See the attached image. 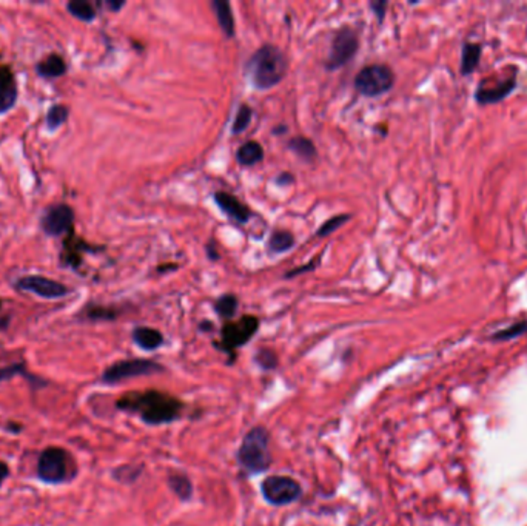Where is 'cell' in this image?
Returning <instances> with one entry per match:
<instances>
[{
	"label": "cell",
	"instance_id": "603a6c76",
	"mask_svg": "<svg viewBox=\"0 0 527 526\" xmlns=\"http://www.w3.org/2000/svg\"><path fill=\"white\" fill-rule=\"evenodd\" d=\"M168 485L182 502H187L191 499V494H193V487H191V482L190 478L185 474H171L168 477Z\"/></svg>",
	"mask_w": 527,
	"mask_h": 526
},
{
	"label": "cell",
	"instance_id": "9c48e42d",
	"mask_svg": "<svg viewBox=\"0 0 527 526\" xmlns=\"http://www.w3.org/2000/svg\"><path fill=\"white\" fill-rule=\"evenodd\" d=\"M74 210L68 204L57 203L44 210L41 216L42 232L50 238H61L73 231Z\"/></svg>",
	"mask_w": 527,
	"mask_h": 526
},
{
	"label": "cell",
	"instance_id": "cb8c5ba5",
	"mask_svg": "<svg viewBox=\"0 0 527 526\" xmlns=\"http://www.w3.org/2000/svg\"><path fill=\"white\" fill-rule=\"evenodd\" d=\"M295 246V236L287 231H276L272 233L268 248L272 253H285Z\"/></svg>",
	"mask_w": 527,
	"mask_h": 526
},
{
	"label": "cell",
	"instance_id": "7402d4cb",
	"mask_svg": "<svg viewBox=\"0 0 527 526\" xmlns=\"http://www.w3.org/2000/svg\"><path fill=\"white\" fill-rule=\"evenodd\" d=\"M289 148L296 156L305 162H313L316 159V147L314 143L305 136H295L289 141Z\"/></svg>",
	"mask_w": 527,
	"mask_h": 526
},
{
	"label": "cell",
	"instance_id": "4fadbf2b",
	"mask_svg": "<svg viewBox=\"0 0 527 526\" xmlns=\"http://www.w3.org/2000/svg\"><path fill=\"white\" fill-rule=\"evenodd\" d=\"M19 99V87L13 70L0 65V116L13 110Z\"/></svg>",
	"mask_w": 527,
	"mask_h": 526
},
{
	"label": "cell",
	"instance_id": "d6986e66",
	"mask_svg": "<svg viewBox=\"0 0 527 526\" xmlns=\"http://www.w3.org/2000/svg\"><path fill=\"white\" fill-rule=\"evenodd\" d=\"M264 158V148L261 147L260 142L256 141H248L239 147L236 153V159L241 166H255L257 162H261Z\"/></svg>",
	"mask_w": 527,
	"mask_h": 526
},
{
	"label": "cell",
	"instance_id": "ba28073f",
	"mask_svg": "<svg viewBox=\"0 0 527 526\" xmlns=\"http://www.w3.org/2000/svg\"><path fill=\"white\" fill-rule=\"evenodd\" d=\"M264 499L275 506H284L300 499L301 486L292 477L272 475L262 482Z\"/></svg>",
	"mask_w": 527,
	"mask_h": 526
},
{
	"label": "cell",
	"instance_id": "83f0119b",
	"mask_svg": "<svg viewBox=\"0 0 527 526\" xmlns=\"http://www.w3.org/2000/svg\"><path fill=\"white\" fill-rule=\"evenodd\" d=\"M349 219H350V215H338V216H333V218H330V219H329V221H325V223L319 227V231H318V233H316V235H318V238H325V236H329V235H332L334 231H338L339 227H342L344 224H346V223L349 221Z\"/></svg>",
	"mask_w": 527,
	"mask_h": 526
},
{
	"label": "cell",
	"instance_id": "f546056e",
	"mask_svg": "<svg viewBox=\"0 0 527 526\" xmlns=\"http://www.w3.org/2000/svg\"><path fill=\"white\" fill-rule=\"evenodd\" d=\"M387 5L389 4L386 2V0H375V2H370V8L373 9V14L377 16L379 24L384 21L386 13H387Z\"/></svg>",
	"mask_w": 527,
	"mask_h": 526
},
{
	"label": "cell",
	"instance_id": "d4e9b609",
	"mask_svg": "<svg viewBox=\"0 0 527 526\" xmlns=\"http://www.w3.org/2000/svg\"><path fill=\"white\" fill-rule=\"evenodd\" d=\"M236 309H237V298L232 293L219 296L215 303V310L222 318H232L236 313Z\"/></svg>",
	"mask_w": 527,
	"mask_h": 526
},
{
	"label": "cell",
	"instance_id": "5b68a950",
	"mask_svg": "<svg viewBox=\"0 0 527 526\" xmlns=\"http://www.w3.org/2000/svg\"><path fill=\"white\" fill-rule=\"evenodd\" d=\"M395 84V73L389 65L373 64L367 65L354 78V88L366 98H378L392 90Z\"/></svg>",
	"mask_w": 527,
	"mask_h": 526
},
{
	"label": "cell",
	"instance_id": "f1b7e54d",
	"mask_svg": "<svg viewBox=\"0 0 527 526\" xmlns=\"http://www.w3.org/2000/svg\"><path fill=\"white\" fill-rule=\"evenodd\" d=\"M255 361L256 365H260L262 369L270 370L277 366V355L272 349H261L257 350L255 355Z\"/></svg>",
	"mask_w": 527,
	"mask_h": 526
},
{
	"label": "cell",
	"instance_id": "277c9868",
	"mask_svg": "<svg viewBox=\"0 0 527 526\" xmlns=\"http://www.w3.org/2000/svg\"><path fill=\"white\" fill-rule=\"evenodd\" d=\"M76 470H73L71 457L62 447H46L37 460V478L48 485H61L71 480Z\"/></svg>",
	"mask_w": 527,
	"mask_h": 526
},
{
	"label": "cell",
	"instance_id": "8fae6325",
	"mask_svg": "<svg viewBox=\"0 0 527 526\" xmlns=\"http://www.w3.org/2000/svg\"><path fill=\"white\" fill-rule=\"evenodd\" d=\"M516 88V74L496 81L487 78L478 84L475 90V101L480 105H492L504 101Z\"/></svg>",
	"mask_w": 527,
	"mask_h": 526
},
{
	"label": "cell",
	"instance_id": "2e32d148",
	"mask_svg": "<svg viewBox=\"0 0 527 526\" xmlns=\"http://www.w3.org/2000/svg\"><path fill=\"white\" fill-rule=\"evenodd\" d=\"M133 341L143 350H156L164 344V337L156 329L142 326L133 330Z\"/></svg>",
	"mask_w": 527,
	"mask_h": 526
},
{
	"label": "cell",
	"instance_id": "ffe728a7",
	"mask_svg": "<svg viewBox=\"0 0 527 526\" xmlns=\"http://www.w3.org/2000/svg\"><path fill=\"white\" fill-rule=\"evenodd\" d=\"M66 11H68L74 19H78L81 22L91 24L98 17V11L93 4L87 2V0H70L66 4Z\"/></svg>",
	"mask_w": 527,
	"mask_h": 526
},
{
	"label": "cell",
	"instance_id": "7a4b0ae2",
	"mask_svg": "<svg viewBox=\"0 0 527 526\" xmlns=\"http://www.w3.org/2000/svg\"><path fill=\"white\" fill-rule=\"evenodd\" d=\"M250 81L257 90L276 87L289 71V61L275 45H264L250 57L247 64Z\"/></svg>",
	"mask_w": 527,
	"mask_h": 526
},
{
	"label": "cell",
	"instance_id": "e0dca14e",
	"mask_svg": "<svg viewBox=\"0 0 527 526\" xmlns=\"http://www.w3.org/2000/svg\"><path fill=\"white\" fill-rule=\"evenodd\" d=\"M481 56L483 46L480 44L466 42L461 50V74L463 76L472 74L478 69V65H480Z\"/></svg>",
	"mask_w": 527,
	"mask_h": 526
},
{
	"label": "cell",
	"instance_id": "3957f363",
	"mask_svg": "<svg viewBox=\"0 0 527 526\" xmlns=\"http://www.w3.org/2000/svg\"><path fill=\"white\" fill-rule=\"evenodd\" d=\"M270 435L262 426H256L245 434L237 452V462L247 472L260 474L267 471L272 463Z\"/></svg>",
	"mask_w": 527,
	"mask_h": 526
},
{
	"label": "cell",
	"instance_id": "9a60e30c",
	"mask_svg": "<svg viewBox=\"0 0 527 526\" xmlns=\"http://www.w3.org/2000/svg\"><path fill=\"white\" fill-rule=\"evenodd\" d=\"M34 70H36V74L42 79H57L66 74V71H68V65H66L65 59L61 54L51 53L41 62H37Z\"/></svg>",
	"mask_w": 527,
	"mask_h": 526
},
{
	"label": "cell",
	"instance_id": "1f68e13d",
	"mask_svg": "<svg viewBox=\"0 0 527 526\" xmlns=\"http://www.w3.org/2000/svg\"><path fill=\"white\" fill-rule=\"evenodd\" d=\"M105 5H107L113 13H119L121 9L126 6V2H123V0H121V2H116V0H108V2H105Z\"/></svg>",
	"mask_w": 527,
	"mask_h": 526
},
{
	"label": "cell",
	"instance_id": "5bb4252c",
	"mask_svg": "<svg viewBox=\"0 0 527 526\" xmlns=\"http://www.w3.org/2000/svg\"><path fill=\"white\" fill-rule=\"evenodd\" d=\"M215 203L228 218H232L233 221L239 224H245L252 216L250 210H248L241 201L233 195L225 193V191H218V193H215Z\"/></svg>",
	"mask_w": 527,
	"mask_h": 526
},
{
	"label": "cell",
	"instance_id": "ac0fdd59",
	"mask_svg": "<svg viewBox=\"0 0 527 526\" xmlns=\"http://www.w3.org/2000/svg\"><path fill=\"white\" fill-rule=\"evenodd\" d=\"M212 5L216 11L220 30L224 31L227 37H233L235 36V17L232 11V5L225 2V0H213Z\"/></svg>",
	"mask_w": 527,
	"mask_h": 526
},
{
	"label": "cell",
	"instance_id": "4dcf8cb0",
	"mask_svg": "<svg viewBox=\"0 0 527 526\" xmlns=\"http://www.w3.org/2000/svg\"><path fill=\"white\" fill-rule=\"evenodd\" d=\"M293 181H295V178L292 176V173H287V171H284V173H281L280 176L276 178V183L280 186H287V184L293 183Z\"/></svg>",
	"mask_w": 527,
	"mask_h": 526
},
{
	"label": "cell",
	"instance_id": "52a82bcc",
	"mask_svg": "<svg viewBox=\"0 0 527 526\" xmlns=\"http://www.w3.org/2000/svg\"><path fill=\"white\" fill-rule=\"evenodd\" d=\"M14 287L17 290L33 293L44 300H61L71 292L63 283L42 275H24L14 281Z\"/></svg>",
	"mask_w": 527,
	"mask_h": 526
},
{
	"label": "cell",
	"instance_id": "d6a6232c",
	"mask_svg": "<svg viewBox=\"0 0 527 526\" xmlns=\"http://www.w3.org/2000/svg\"><path fill=\"white\" fill-rule=\"evenodd\" d=\"M9 475V467L5 462H0V486L4 485V482L6 480Z\"/></svg>",
	"mask_w": 527,
	"mask_h": 526
},
{
	"label": "cell",
	"instance_id": "4316f807",
	"mask_svg": "<svg viewBox=\"0 0 527 526\" xmlns=\"http://www.w3.org/2000/svg\"><path fill=\"white\" fill-rule=\"evenodd\" d=\"M523 333H527V321H520L515 323L512 326H509L507 329H501L492 335V338L495 341H506V340H512L516 337H521Z\"/></svg>",
	"mask_w": 527,
	"mask_h": 526
},
{
	"label": "cell",
	"instance_id": "484cf974",
	"mask_svg": "<svg viewBox=\"0 0 527 526\" xmlns=\"http://www.w3.org/2000/svg\"><path fill=\"white\" fill-rule=\"evenodd\" d=\"M252 118H253V110L248 107L247 103H242L241 107H239L236 116H235V121H233V127H232L233 135H239V133L245 131L247 127L250 126Z\"/></svg>",
	"mask_w": 527,
	"mask_h": 526
},
{
	"label": "cell",
	"instance_id": "44dd1931",
	"mask_svg": "<svg viewBox=\"0 0 527 526\" xmlns=\"http://www.w3.org/2000/svg\"><path fill=\"white\" fill-rule=\"evenodd\" d=\"M70 118V108L63 103H54L46 111L45 123L48 131L59 130Z\"/></svg>",
	"mask_w": 527,
	"mask_h": 526
},
{
	"label": "cell",
	"instance_id": "30bf717a",
	"mask_svg": "<svg viewBox=\"0 0 527 526\" xmlns=\"http://www.w3.org/2000/svg\"><path fill=\"white\" fill-rule=\"evenodd\" d=\"M358 48L359 39L357 33H354L350 26H342L333 37L327 62H325L327 70L333 71L346 65L352 57L357 54Z\"/></svg>",
	"mask_w": 527,
	"mask_h": 526
},
{
	"label": "cell",
	"instance_id": "7c38bea8",
	"mask_svg": "<svg viewBox=\"0 0 527 526\" xmlns=\"http://www.w3.org/2000/svg\"><path fill=\"white\" fill-rule=\"evenodd\" d=\"M260 328V321L250 315H245L236 323H227L222 328V346L227 352L241 348L250 340Z\"/></svg>",
	"mask_w": 527,
	"mask_h": 526
},
{
	"label": "cell",
	"instance_id": "8992f818",
	"mask_svg": "<svg viewBox=\"0 0 527 526\" xmlns=\"http://www.w3.org/2000/svg\"><path fill=\"white\" fill-rule=\"evenodd\" d=\"M162 370H164V368H162L159 363L151 361V360H142V358L122 360L105 369V372L102 374V381L108 383V385H114V383H119V381L128 380V378L158 374V372H162Z\"/></svg>",
	"mask_w": 527,
	"mask_h": 526
},
{
	"label": "cell",
	"instance_id": "6da1fadb",
	"mask_svg": "<svg viewBox=\"0 0 527 526\" xmlns=\"http://www.w3.org/2000/svg\"><path fill=\"white\" fill-rule=\"evenodd\" d=\"M119 409L138 413L143 422L158 426L175 422L179 418L182 403L180 400L159 390H147L142 394H131L119 400Z\"/></svg>",
	"mask_w": 527,
	"mask_h": 526
}]
</instances>
